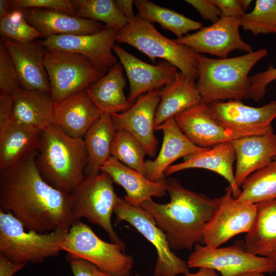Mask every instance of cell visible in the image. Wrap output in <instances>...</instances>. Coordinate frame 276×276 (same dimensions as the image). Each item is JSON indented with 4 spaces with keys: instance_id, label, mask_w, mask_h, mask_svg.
Instances as JSON below:
<instances>
[{
    "instance_id": "cell-1",
    "label": "cell",
    "mask_w": 276,
    "mask_h": 276,
    "mask_svg": "<svg viewBox=\"0 0 276 276\" xmlns=\"http://www.w3.org/2000/svg\"><path fill=\"white\" fill-rule=\"evenodd\" d=\"M37 151L0 173V210L28 230L68 232L74 223L70 193L48 183L36 164Z\"/></svg>"
},
{
    "instance_id": "cell-2",
    "label": "cell",
    "mask_w": 276,
    "mask_h": 276,
    "mask_svg": "<svg viewBox=\"0 0 276 276\" xmlns=\"http://www.w3.org/2000/svg\"><path fill=\"white\" fill-rule=\"evenodd\" d=\"M170 200L159 203L150 198L141 208L154 219L172 250L192 249L202 244L203 231L215 209V198L184 188L174 178L166 179Z\"/></svg>"
},
{
    "instance_id": "cell-3",
    "label": "cell",
    "mask_w": 276,
    "mask_h": 276,
    "mask_svg": "<svg viewBox=\"0 0 276 276\" xmlns=\"http://www.w3.org/2000/svg\"><path fill=\"white\" fill-rule=\"evenodd\" d=\"M36 161L44 179L71 193L85 176L87 153L83 137H73L54 124L42 131Z\"/></svg>"
},
{
    "instance_id": "cell-4",
    "label": "cell",
    "mask_w": 276,
    "mask_h": 276,
    "mask_svg": "<svg viewBox=\"0 0 276 276\" xmlns=\"http://www.w3.org/2000/svg\"><path fill=\"white\" fill-rule=\"evenodd\" d=\"M265 49L232 58L213 59L198 54L196 82L204 104L229 99L249 98V76L252 68L266 56Z\"/></svg>"
},
{
    "instance_id": "cell-5",
    "label": "cell",
    "mask_w": 276,
    "mask_h": 276,
    "mask_svg": "<svg viewBox=\"0 0 276 276\" xmlns=\"http://www.w3.org/2000/svg\"><path fill=\"white\" fill-rule=\"evenodd\" d=\"M116 41L129 44L146 54L155 63L156 58L166 60L188 78H198V54L160 34L153 24L137 14L118 30Z\"/></svg>"
},
{
    "instance_id": "cell-6",
    "label": "cell",
    "mask_w": 276,
    "mask_h": 276,
    "mask_svg": "<svg viewBox=\"0 0 276 276\" xmlns=\"http://www.w3.org/2000/svg\"><path fill=\"white\" fill-rule=\"evenodd\" d=\"M67 233L28 230L11 213L0 210V254L14 262L41 263L59 256Z\"/></svg>"
},
{
    "instance_id": "cell-7",
    "label": "cell",
    "mask_w": 276,
    "mask_h": 276,
    "mask_svg": "<svg viewBox=\"0 0 276 276\" xmlns=\"http://www.w3.org/2000/svg\"><path fill=\"white\" fill-rule=\"evenodd\" d=\"M109 175L101 172L85 175L70 193L74 223L84 218L104 229L111 242L125 246L114 230L111 216L119 197Z\"/></svg>"
},
{
    "instance_id": "cell-8",
    "label": "cell",
    "mask_w": 276,
    "mask_h": 276,
    "mask_svg": "<svg viewBox=\"0 0 276 276\" xmlns=\"http://www.w3.org/2000/svg\"><path fill=\"white\" fill-rule=\"evenodd\" d=\"M61 247L112 276L130 275L133 259L125 252V247L102 240L81 221L72 225Z\"/></svg>"
},
{
    "instance_id": "cell-9",
    "label": "cell",
    "mask_w": 276,
    "mask_h": 276,
    "mask_svg": "<svg viewBox=\"0 0 276 276\" xmlns=\"http://www.w3.org/2000/svg\"><path fill=\"white\" fill-rule=\"evenodd\" d=\"M44 66L54 103L85 90L106 74L82 56L61 51L47 50Z\"/></svg>"
},
{
    "instance_id": "cell-10",
    "label": "cell",
    "mask_w": 276,
    "mask_h": 276,
    "mask_svg": "<svg viewBox=\"0 0 276 276\" xmlns=\"http://www.w3.org/2000/svg\"><path fill=\"white\" fill-rule=\"evenodd\" d=\"M113 213L116 222H127L154 247L157 258L153 276H177L190 272L187 262L173 253L164 233L153 217L141 206L131 205L124 198L119 197Z\"/></svg>"
},
{
    "instance_id": "cell-11",
    "label": "cell",
    "mask_w": 276,
    "mask_h": 276,
    "mask_svg": "<svg viewBox=\"0 0 276 276\" xmlns=\"http://www.w3.org/2000/svg\"><path fill=\"white\" fill-rule=\"evenodd\" d=\"M187 263L189 268H208L217 270L221 276H237L249 272L272 273L276 271L268 259L248 252L241 240L221 248H210L196 244Z\"/></svg>"
},
{
    "instance_id": "cell-12",
    "label": "cell",
    "mask_w": 276,
    "mask_h": 276,
    "mask_svg": "<svg viewBox=\"0 0 276 276\" xmlns=\"http://www.w3.org/2000/svg\"><path fill=\"white\" fill-rule=\"evenodd\" d=\"M257 214V204L237 202L227 187L223 195L215 198L213 214L203 231L202 244L217 248L236 235L247 233Z\"/></svg>"
},
{
    "instance_id": "cell-13",
    "label": "cell",
    "mask_w": 276,
    "mask_h": 276,
    "mask_svg": "<svg viewBox=\"0 0 276 276\" xmlns=\"http://www.w3.org/2000/svg\"><path fill=\"white\" fill-rule=\"evenodd\" d=\"M240 27L241 17H221L211 26L202 27L194 33L173 40L197 54L207 53L226 58L234 50L247 53L253 51L252 47L241 38Z\"/></svg>"
},
{
    "instance_id": "cell-14",
    "label": "cell",
    "mask_w": 276,
    "mask_h": 276,
    "mask_svg": "<svg viewBox=\"0 0 276 276\" xmlns=\"http://www.w3.org/2000/svg\"><path fill=\"white\" fill-rule=\"evenodd\" d=\"M117 32V30L104 27L93 34L53 35L41 42L47 50L80 55L106 73L117 63V57L112 53Z\"/></svg>"
},
{
    "instance_id": "cell-15",
    "label": "cell",
    "mask_w": 276,
    "mask_h": 276,
    "mask_svg": "<svg viewBox=\"0 0 276 276\" xmlns=\"http://www.w3.org/2000/svg\"><path fill=\"white\" fill-rule=\"evenodd\" d=\"M174 118L185 135L194 144L202 148H209L241 137L265 133L226 128L211 117L206 105L202 103L176 114Z\"/></svg>"
},
{
    "instance_id": "cell-16",
    "label": "cell",
    "mask_w": 276,
    "mask_h": 276,
    "mask_svg": "<svg viewBox=\"0 0 276 276\" xmlns=\"http://www.w3.org/2000/svg\"><path fill=\"white\" fill-rule=\"evenodd\" d=\"M206 105L211 117L226 128L263 133L273 130L271 122L276 118V100L258 107L235 100L218 101Z\"/></svg>"
},
{
    "instance_id": "cell-17",
    "label": "cell",
    "mask_w": 276,
    "mask_h": 276,
    "mask_svg": "<svg viewBox=\"0 0 276 276\" xmlns=\"http://www.w3.org/2000/svg\"><path fill=\"white\" fill-rule=\"evenodd\" d=\"M113 51L126 72L130 85L128 100L131 103L150 91L160 89L173 81L179 73L175 66L166 60H162L156 65L149 64L119 44H114Z\"/></svg>"
},
{
    "instance_id": "cell-18",
    "label": "cell",
    "mask_w": 276,
    "mask_h": 276,
    "mask_svg": "<svg viewBox=\"0 0 276 276\" xmlns=\"http://www.w3.org/2000/svg\"><path fill=\"white\" fill-rule=\"evenodd\" d=\"M160 101V89L139 97L128 110L111 115L117 130H126L142 145L147 155L153 156L157 141L154 135L155 115Z\"/></svg>"
},
{
    "instance_id": "cell-19",
    "label": "cell",
    "mask_w": 276,
    "mask_h": 276,
    "mask_svg": "<svg viewBox=\"0 0 276 276\" xmlns=\"http://www.w3.org/2000/svg\"><path fill=\"white\" fill-rule=\"evenodd\" d=\"M14 64L20 85L29 89L50 94L48 76L44 66L47 49L41 42H19L2 38Z\"/></svg>"
},
{
    "instance_id": "cell-20",
    "label": "cell",
    "mask_w": 276,
    "mask_h": 276,
    "mask_svg": "<svg viewBox=\"0 0 276 276\" xmlns=\"http://www.w3.org/2000/svg\"><path fill=\"white\" fill-rule=\"evenodd\" d=\"M231 142L236 154L235 178L240 188L250 175L276 158V134L273 130L241 137Z\"/></svg>"
},
{
    "instance_id": "cell-21",
    "label": "cell",
    "mask_w": 276,
    "mask_h": 276,
    "mask_svg": "<svg viewBox=\"0 0 276 276\" xmlns=\"http://www.w3.org/2000/svg\"><path fill=\"white\" fill-rule=\"evenodd\" d=\"M155 130L162 131L164 137L157 157L154 160L145 161L146 177L151 181L165 179L166 169L179 158L207 149L192 143L179 128L174 117L166 120Z\"/></svg>"
},
{
    "instance_id": "cell-22",
    "label": "cell",
    "mask_w": 276,
    "mask_h": 276,
    "mask_svg": "<svg viewBox=\"0 0 276 276\" xmlns=\"http://www.w3.org/2000/svg\"><path fill=\"white\" fill-rule=\"evenodd\" d=\"M102 114L85 90L54 103L53 124L73 137H83Z\"/></svg>"
},
{
    "instance_id": "cell-23",
    "label": "cell",
    "mask_w": 276,
    "mask_h": 276,
    "mask_svg": "<svg viewBox=\"0 0 276 276\" xmlns=\"http://www.w3.org/2000/svg\"><path fill=\"white\" fill-rule=\"evenodd\" d=\"M236 154L231 142L222 143L212 148L194 153L183 157V162L172 165L165 172V176L191 168H201L214 172L222 176L229 183L233 197L237 199L241 190L237 185L233 165Z\"/></svg>"
},
{
    "instance_id": "cell-24",
    "label": "cell",
    "mask_w": 276,
    "mask_h": 276,
    "mask_svg": "<svg viewBox=\"0 0 276 276\" xmlns=\"http://www.w3.org/2000/svg\"><path fill=\"white\" fill-rule=\"evenodd\" d=\"M21 10L28 22L45 38L57 35L93 34L105 27L100 22L61 11L41 9Z\"/></svg>"
},
{
    "instance_id": "cell-25",
    "label": "cell",
    "mask_w": 276,
    "mask_h": 276,
    "mask_svg": "<svg viewBox=\"0 0 276 276\" xmlns=\"http://www.w3.org/2000/svg\"><path fill=\"white\" fill-rule=\"evenodd\" d=\"M100 172L109 175L113 182L123 188L126 193L124 198L134 206H140L144 201L152 197H164L167 192L166 178L151 181L112 156L102 166Z\"/></svg>"
},
{
    "instance_id": "cell-26",
    "label": "cell",
    "mask_w": 276,
    "mask_h": 276,
    "mask_svg": "<svg viewBox=\"0 0 276 276\" xmlns=\"http://www.w3.org/2000/svg\"><path fill=\"white\" fill-rule=\"evenodd\" d=\"M41 132L13 119L0 124V172L36 151Z\"/></svg>"
},
{
    "instance_id": "cell-27",
    "label": "cell",
    "mask_w": 276,
    "mask_h": 276,
    "mask_svg": "<svg viewBox=\"0 0 276 276\" xmlns=\"http://www.w3.org/2000/svg\"><path fill=\"white\" fill-rule=\"evenodd\" d=\"M12 95L16 122L41 131L53 124L55 103L50 93L19 86Z\"/></svg>"
},
{
    "instance_id": "cell-28",
    "label": "cell",
    "mask_w": 276,
    "mask_h": 276,
    "mask_svg": "<svg viewBox=\"0 0 276 276\" xmlns=\"http://www.w3.org/2000/svg\"><path fill=\"white\" fill-rule=\"evenodd\" d=\"M255 221L244 244L249 253L268 259L276 269V199L257 203Z\"/></svg>"
},
{
    "instance_id": "cell-29",
    "label": "cell",
    "mask_w": 276,
    "mask_h": 276,
    "mask_svg": "<svg viewBox=\"0 0 276 276\" xmlns=\"http://www.w3.org/2000/svg\"><path fill=\"white\" fill-rule=\"evenodd\" d=\"M123 70L121 64L117 63L107 74L85 89L102 114L111 116L124 112L134 103L129 102L124 94L126 80Z\"/></svg>"
},
{
    "instance_id": "cell-30",
    "label": "cell",
    "mask_w": 276,
    "mask_h": 276,
    "mask_svg": "<svg viewBox=\"0 0 276 276\" xmlns=\"http://www.w3.org/2000/svg\"><path fill=\"white\" fill-rule=\"evenodd\" d=\"M201 103L195 81L181 72L160 89V101L155 115V128L166 120Z\"/></svg>"
},
{
    "instance_id": "cell-31",
    "label": "cell",
    "mask_w": 276,
    "mask_h": 276,
    "mask_svg": "<svg viewBox=\"0 0 276 276\" xmlns=\"http://www.w3.org/2000/svg\"><path fill=\"white\" fill-rule=\"evenodd\" d=\"M117 129L111 116L102 114L83 137L88 163L85 175L99 173L102 166L111 157V148Z\"/></svg>"
},
{
    "instance_id": "cell-32",
    "label": "cell",
    "mask_w": 276,
    "mask_h": 276,
    "mask_svg": "<svg viewBox=\"0 0 276 276\" xmlns=\"http://www.w3.org/2000/svg\"><path fill=\"white\" fill-rule=\"evenodd\" d=\"M133 4L137 14L142 18L152 24H159L164 29L173 32L177 38L182 37L191 31L199 30L203 26L200 22L148 0H135Z\"/></svg>"
},
{
    "instance_id": "cell-33",
    "label": "cell",
    "mask_w": 276,
    "mask_h": 276,
    "mask_svg": "<svg viewBox=\"0 0 276 276\" xmlns=\"http://www.w3.org/2000/svg\"><path fill=\"white\" fill-rule=\"evenodd\" d=\"M235 199L242 204H257L276 199V160L250 175Z\"/></svg>"
},
{
    "instance_id": "cell-34",
    "label": "cell",
    "mask_w": 276,
    "mask_h": 276,
    "mask_svg": "<svg viewBox=\"0 0 276 276\" xmlns=\"http://www.w3.org/2000/svg\"><path fill=\"white\" fill-rule=\"evenodd\" d=\"M76 16L105 24V27L117 30L128 20L113 0H74Z\"/></svg>"
},
{
    "instance_id": "cell-35",
    "label": "cell",
    "mask_w": 276,
    "mask_h": 276,
    "mask_svg": "<svg viewBox=\"0 0 276 276\" xmlns=\"http://www.w3.org/2000/svg\"><path fill=\"white\" fill-rule=\"evenodd\" d=\"M146 151L141 143L126 130H117L111 148V156L146 177Z\"/></svg>"
},
{
    "instance_id": "cell-36",
    "label": "cell",
    "mask_w": 276,
    "mask_h": 276,
    "mask_svg": "<svg viewBox=\"0 0 276 276\" xmlns=\"http://www.w3.org/2000/svg\"><path fill=\"white\" fill-rule=\"evenodd\" d=\"M241 26L254 35L276 34V0H257L251 12L241 17Z\"/></svg>"
},
{
    "instance_id": "cell-37",
    "label": "cell",
    "mask_w": 276,
    "mask_h": 276,
    "mask_svg": "<svg viewBox=\"0 0 276 276\" xmlns=\"http://www.w3.org/2000/svg\"><path fill=\"white\" fill-rule=\"evenodd\" d=\"M0 34L2 38L26 43L34 41L41 36L25 18L22 10L14 9L0 18Z\"/></svg>"
},
{
    "instance_id": "cell-38",
    "label": "cell",
    "mask_w": 276,
    "mask_h": 276,
    "mask_svg": "<svg viewBox=\"0 0 276 276\" xmlns=\"http://www.w3.org/2000/svg\"><path fill=\"white\" fill-rule=\"evenodd\" d=\"M20 86L16 70L7 49L0 43V89L1 92L13 94Z\"/></svg>"
},
{
    "instance_id": "cell-39",
    "label": "cell",
    "mask_w": 276,
    "mask_h": 276,
    "mask_svg": "<svg viewBox=\"0 0 276 276\" xmlns=\"http://www.w3.org/2000/svg\"><path fill=\"white\" fill-rule=\"evenodd\" d=\"M14 9H41L56 10L76 16V9L72 1L68 0H12Z\"/></svg>"
},
{
    "instance_id": "cell-40",
    "label": "cell",
    "mask_w": 276,
    "mask_h": 276,
    "mask_svg": "<svg viewBox=\"0 0 276 276\" xmlns=\"http://www.w3.org/2000/svg\"><path fill=\"white\" fill-rule=\"evenodd\" d=\"M249 98L259 101L266 94L267 86L276 80V67L272 64L264 71L249 77Z\"/></svg>"
},
{
    "instance_id": "cell-41",
    "label": "cell",
    "mask_w": 276,
    "mask_h": 276,
    "mask_svg": "<svg viewBox=\"0 0 276 276\" xmlns=\"http://www.w3.org/2000/svg\"><path fill=\"white\" fill-rule=\"evenodd\" d=\"M66 257L74 276H112L84 259L70 254Z\"/></svg>"
},
{
    "instance_id": "cell-42",
    "label": "cell",
    "mask_w": 276,
    "mask_h": 276,
    "mask_svg": "<svg viewBox=\"0 0 276 276\" xmlns=\"http://www.w3.org/2000/svg\"><path fill=\"white\" fill-rule=\"evenodd\" d=\"M193 6L204 19L214 24L221 17V12L213 0H186Z\"/></svg>"
},
{
    "instance_id": "cell-43",
    "label": "cell",
    "mask_w": 276,
    "mask_h": 276,
    "mask_svg": "<svg viewBox=\"0 0 276 276\" xmlns=\"http://www.w3.org/2000/svg\"><path fill=\"white\" fill-rule=\"evenodd\" d=\"M221 12L222 17H241L245 10L241 6L239 0H213Z\"/></svg>"
},
{
    "instance_id": "cell-44",
    "label": "cell",
    "mask_w": 276,
    "mask_h": 276,
    "mask_svg": "<svg viewBox=\"0 0 276 276\" xmlns=\"http://www.w3.org/2000/svg\"><path fill=\"white\" fill-rule=\"evenodd\" d=\"M13 97L12 94L0 93V124L13 119Z\"/></svg>"
},
{
    "instance_id": "cell-45",
    "label": "cell",
    "mask_w": 276,
    "mask_h": 276,
    "mask_svg": "<svg viewBox=\"0 0 276 276\" xmlns=\"http://www.w3.org/2000/svg\"><path fill=\"white\" fill-rule=\"evenodd\" d=\"M25 265L26 264L12 261L0 254V276H13Z\"/></svg>"
},
{
    "instance_id": "cell-46",
    "label": "cell",
    "mask_w": 276,
    "mask_h": 276,
    "mask_svg": "<svg viewBox=\"0 0 276 276\" xmlns=\"http://www.w3.org/2000/svg\"><path fill=\"white\" fill-rule=\"evenodd\" d=\"M120 11L126 18L128 22L132 20L135 15L133 11V1L117 0L115 1Z\"/></svg>"
},
{
    "instance_id": "cell-47",
    "label": "cell",
    "mask_w": 276,
    "mask_h": 276,
    "mask_svg": "<svg viewBox=\"0 0 276 276\" xmlns=\"http://www.w3.org/2000/svg\"><path fill=\"white\" fill-rule=\"evenodd\" d=\"M184 276H218L216 271L208 268H199L198 270L194 273H188Z\"/></svg>"
},
{
    "instance_id": "cell-48",
    "label": "cell",
    "mask_w": 276,
    "mask_h": 276,
    "mask_svg": "<svg viewBox=\"0 0 276 276\" xmlns=\"http://www.w3.org/2000/svg\"><path fill=\"white\" fill-rule=\"evenodd\" d=\"M10 6H11L10 1L0 0V18H3L11 11H10Z\"/></svg>"
},
{
    "instance_id": "cell-49",
    "label": "cell",
    "mask_w": 276,
    "mask_h": 276,
    "mask_svg": "<svg viewBox=\"0 0 276 276\" xmlns=\"http://www.w3.org/2000/svg\"><path fill=\"white\" fill-rule=\"evenodd\" d=\"M251 2L250 0H239L241 6L245 10L247 9Z\"/></svg>"
},
{
    "instance_id": "cell-50",
    "label": "cell",
    "mask_w": 276,
    "mask_h": 276,
    "mask_svg": "<svg viewBox=\"0 0 276 276\" xmlns=\"http://www.w3.org/2000/svg\"><path fill=\"white\" fill-rule=\"evenodd\" d=\"M264 274L257 272H249L240 274L237 276H264Z\"/></svg>"
},
{
    "instance_id": "cell-51",
    "label": "cell",
    "mask_w": 276,
    "mask_h": 276,
    "mask_svg": "<svg viewBox=\"0 0 276 276\" xmlns=\"http://www.w3.org/2000/svg\"><path fill=\"white\" fill-rule=\"evenodd\" d=\"M273 160H276V158H275Z\"/></svg>"
},
{
    "instance_id": "cell-52",
    "label": "cell",
    "mask_w": 276,
    "mask_h": 276,
    "mask_svg": "<svg viewBox=\"0 0 276 276\" xmlns=\"http://www.w3.org/2000/svg\"><path fill=\"white\" fill-rule=\"evenodd\" d=\"M264 276H265V275H264Z\"/></svg>"
}]
</instances>
